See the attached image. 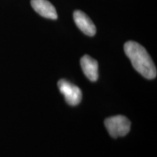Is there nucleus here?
Wrapping results in <instances>:
<instances>
[{"label": "nucleus", "instance_id": "obj_5", "mask_svg": "<svg viewBox=\"0 0 157 157\" xmlns=\"http://www.w3.org/2000/svg\"><path fill=\"white\" fill-rule=\"evenodd\" d=\"M31 5L41 16L52 20L58 18L56 8L48 0H31Z\"/></svg>", "mask_w": 157, "mask_h": 157}, {"label": "nucleus", "instance_id": "obj_4", "mask_svg": "<svg viewBox=\"0 0 157 157\" xmlns=\"http://www.w3.org/2000/svg\"><path fill=\"white\" fill-rule=\"evenodd\" d=\"M74 20L76 25L84 34L93 36L96 33V27L92 20L84 12L76 10L74 13Z\"/></svg>", "mask_w": 157, "mask_h": 157}, {"label": "nucleus", "instance_id": "obj_6", "mask_svg": "<svg viewBox=\"0 0 157 157\" xmlns=\"http://www.w3.org/2000/svg\"><path fill=\"white\" fill-rule=\"evenodd\" d=\"M84 74L91 82H96L98 78V63L97 60L85 55L80 60Z\"/></svg>", "mask_w": 157, "mask_h": 157}, {"label": "nucleus", "instance_id": "obj_3", "mask_svg": "<svg viewBox=\"0 0 157 157\" xmlns=\"http://www.w3.org/2000/svg\"><path fill=\"white\" fill-rule=\"evenodd\" d=\"M58 86L59 90L63 95L65 100L68 105L75 106L81 102L82 93L77 86L66 79L59 80Z\"/></svg>", "mask_w": 157, "mask_h": 157}, {"label": "nucleus", "instance_id": "obj_2", "mask_svg": "<svg viewBox=\"0 0 157 157\" xmlns=\"http://www.w3.org/2000/svg\"><path fill=\"white\" fill-rule=\"evenodd\" d=\"M104 124L110 135L113 138L125 136L130 130V121L121 115L107 118Z\"/></svg>", "mask_w": 157, "mask_h": 157}, {"label": "nucleus", "instance_id": "obj_1", "mask_svg": "<svg viewBox=\"0 0 157 157\" xmlns=\"http://www.w3.org/2000/svg\"><path fill=\"white\" fill-rule=\"evenodd\" d=\"M124 50L133 67L139 74L148 79L156 78V66L148 52L142 45L134 41H128L124 45Z\"/></svg>", "mask_w": 157, "mask_h": 157}]
</instances>
